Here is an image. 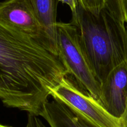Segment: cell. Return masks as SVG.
Here are the masks:
<instances>
[{
    "mask_svg": "<svg viewBox=\"0 0 127 127\" xmlns=\"http://www.w3.org/2000/svg\"><path fill=\"white\" fill-rule=\"evenodd\" d=\"M67 70L57 55L0 21V91L9 108L39 116Z\"/></svg>",
    "mask_w": 127,
    "mask_h": 127,
    "instance_id": "cell-1",
    "label": "cell"
},
{
    "mask_svg": "<svg viewBox=\"0 0 127 127\" xmlns=\"http://www.w3.org/2000/svg\"><path fill=\"white\" fill-rule=\"evenodd\" d=\"M70 22L77 28L89 65L101 85L115 67L127 61V23L106 8L94 15L79 3Z\"/></svg>",
    "mask_w": 127,
    "mask_h": 127,
    "instance_id": "cell-2",
    "label": "cell"
},
{
    "mask_svg": "<svg viewBox=\"0 0 127 127\" xmlns=\"http://www.w3.org/2000/svg\"><path fill=\"white\" fill-rule=\"evenodd\" d=\"M56 46L60 59L79 87L98 101L100 84L89 65L77 28L70 23L57 22Z\"/></svg>",
    "mask_w": 127,
    "mask_h": 127,
    "instance_id": "cell-3",
    "label": "cell"
},
{
    "mask_svg": "<svg viewBox=\"0 0 127 127\" xmlns=\"http://www.w3.org/2000/svg\"><path fill=\"white\" fill-rule=\"evenodd\" d=\"M50 96L65 104L95 127H122L120 120L111 115L97 100L75 85L67 76L50 92Z\"/></svg>",
    "mask_w": 127,
    "mask_h": 127,
    "instance_id": "cell-4",
    "label": "cell"
},
{
    "mask_svg": "<svg viewBox=\"0 0 127 127\" xmlns=\"http://www.w3.org/2000/svg\"><path fill=\"white\" fill-rule=\"evenodd\" d=\"M0 21L58 56L57 48L39 21L29 0H6L0 3Z\"/></svg>",
    "mask_w": 127,
    "mask_h": 127,
    "instance_id": "cell-5",
    "label": "cell"
},
{
    "mask_svg": "<svg viewBox=\"0 0 127 127\" xmlns=\"http://www.w3.org/2000/svg\"><path fill=\"white\" fill-rule=\"evenodd\" d=\"M98 102L112 116L122 120L127 113V61L117 65L101 83Z\"/></svg>",
    "mask_w": 127,
    "mask_h": 127,
    "instance_id": "cell-6",
    "label": "cell"
},
{
    "mask_svg": "<svg viewBox=\"0 0 127 127\" xmlns=\"http://www.w3.org/2000/svg\"><path fill=\"white\" fill-rule=\"evenodd\" d=\"M39 116L50 127H95L57 100L47 101Z\"/></svg>",
    "mask_w": 127,
    "mask_h": 127,
    "instance_id": "cell-7",
    "label": "cell"
},
{
    "mask_svg": "<svg viewBox=\"0 0 127 127\" xmlns=\"http://www.w3.org/2000/svg\"><path fill=\"white\" fill-rule=\"evenodd\" d=\"M39 21L52 44L56 46L57 0H29Z\"/></svg>",
    "mask_w": 127,
    "mask_h": 127,
    "instance_id": "cell-8",
    "label": "cell"
},
{
    "mask_svg": "<svg viewBox=\"0 0 127 127\" xmlns=\"http://www.w3.org/2000/svg\"><path fill=\"white\" fill-rule=\"evenodd\" d=\"M105 8L123 22L127 23V0H107Z\"/></svg>",
    "mask_w": 127,
    "mask_h": 127,
    "instance_id": "cell-9",
    "label": "cell"
},
{
    "mask_svg": "<svg viewBox=\"0 0 127 127\" xmlns=\"http://www.w3.org/2000/svg\"><path fill=\"white\" fill-rule=\"evenodd\" d=\"M107 0H79V4L94 15H98L105 7Z\"/></svg>",
    "mask_w": 127,
    "mask_h": 127,
    "instance_id": "cell-10",
    "label": "cell"
},
{
    "mask_svg": "<svg viewBox=\"0 0 127 127\" xmlns=\"http://www.w3.org/2000/svg\"><path fill=\"white\" fill-rule=\"evenodd\" d=\"M37 117L34 115L28 114L25 127H47Z\"/></svg>",
    "mask_w": 127,
    "mask_h": 127,
    "instance_id": "cell-11",
    "label": "cell"
},
{
    "mask_svg": "<svg viewBox=\"0 0 127 127\" xmlns=\"http://www.w3.org/2000/svg\"><path fill=\"white\" fill-rule=\"evenodd\" d=\"M58 1L65 4L70 8L72 14H74L76 11V9L79 5V0H57Z\"/></svg>",
    "mask_w": 127,
    "mask_h": 127,
    "instance_id": "cell-12",
    "label": "cell"
},
{
    "mask_svg": "<svg viewBox=\"0 0 127 127\" xmlns=\"http://www.w3.org/2000/svg\"><path fill=\"white\" fill-rule=\"evenodd\" d=\"M121 122H122V127H127V113L121 120Z\"/></svg>",
    "mask_w": 127,
    "mask_h": 127,
    "instance_id": "cell-13",
    "label": "cell"
},
{
    "mask_svg": "<svg viewBox=\"0 0 127 127\" xmlns=\"http://www.w3.org/2000/svg\"><path fill=\"white\" fill-rule=\"evenodd\" d=\"M0 99L2 100L3 99V94H2L1 92L0 91Z\"/></svg>",
    "mask_w": 127,
    "mask_h": 127,
    "instance_id": "cell-14",
    "label": "cell"
},
{
    "mask_svg": "<svg viewBox=\"0 0 127 127\" xmlns=\"http://www.w3.org/2000/svg\"><path fill=\"white\" fill-rule=\"evenodd\" d=\"M0 127H8V126L3 125H1V124H0Z\"/></svg>",
    "mask_w": 127,
    "mask_h": 127,
    "instance_id": "cell-15",
    "label": "cell"
},
{
    "mask_svg": "<svg viewBox=\"0 0 127 127\" xmlns=\"http://www.w3.org/2000/svg\"><path fill=\"white\" fill-rule=\"evenodd\" d=\"M126 28H127V24H126Z\"/></svg>",
    "mask_w": 127,
    "mask_h": 127,
    "instance_id": "cell-16",
    "label": "cell"
}]
</instances>
